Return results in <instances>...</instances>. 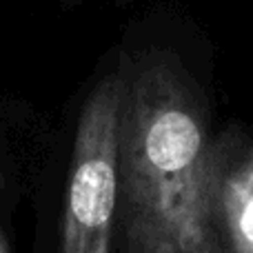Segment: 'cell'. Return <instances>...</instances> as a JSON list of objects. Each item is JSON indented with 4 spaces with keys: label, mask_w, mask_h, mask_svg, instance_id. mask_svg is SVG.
Masks as SVG:
<instances>
[{
    "label": "cell",
    "mask_w": 253,
    "mask_h": 253,
    "mask_svg": "<svg viewBox=\"0 0 253 253\" xmlns=\"http://www.w3.org/2000/svg\"><path fill=\"white\" fill-rule=\"evenodd\" d=\"M202 240L205 253H253V140L238 129L207 144Z\"/></svg>",
    "instance_id": "obj_3"
},
{
    "label": "cell",
    "mask_w": 253,
    "mask_h": 253,
    "mask_svg": "<svg viewBox=\"0 0 253 253\" xmlns=\"http://www.w3.org/2000/svg\"><path fill=\"white\" fill-rule=\"evenodd\" d=\"M123 74L91 89L76 125L60 224V253H111L118 209Z\"/></svg>",
    "instance_id": "obj_2"
},
{
    "label": "cell",
    "mask_w": 253,
    "mask_h": 253,
    "mask_svg": "<svg viewBox=\"0 0 253 253\" xmlns=\"http://www.w3.org/2000/svg\"><path fill=\"white\" fill-rule=\"evenodd\" d=\"M0 253H11L9 251V245H7V238H4L2 231H0Z\"/></svg>",
    "instance_id": "obj_4"
},
{
    "label": "cell",
    "mask_w": 253,
    "mask_h": 253,
    "mask_svg": "<svg viewBox=\"0 0 253 253\" xmlns=\"http://www.w3.org/2000/svg\"><path fill=\"white\" fill-rule=\"evenodd\" d=\"M118 209L123 253H205L202 171L209 144L202 93L169 51L120 62Z\"/></svg>",
    "instance_id": "obj_1"
}]
</instances>
